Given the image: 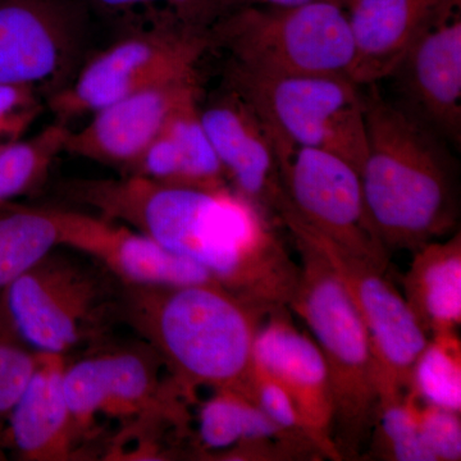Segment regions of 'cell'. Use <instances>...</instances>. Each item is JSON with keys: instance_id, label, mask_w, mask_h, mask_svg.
I'll return each mask as SVG.
<instances>
[{"instance_id": "7402d4cb", "label": "cell", "mask_w": 461, "mask_h": 461, "mask_svg": "<svg viewBox=\"0 0 461 461\" xmlns=\"http://www.w3.org/2000/svg\"><path fill=\"white\" fill-rule=\"evenodd\" d=\"M68 211L0 205V290L58 248H67Z\"/></svg>"}, {"instance_id": "d6a6232c", "label": "cell", "mask_w": 461, "mask_h": 461, "mask_svg": "<svg viewBox=\"0 0 461 461\" xmlns=\"http://www.w3.org/2000/svg\"><path fill=\"white\" fill-rule=\"evenodd\" d=\"M238 2L240 3V5H249V3H250V0H238Z\"/></svg>"}, {"instance_id": "277c9868", "label": "cell", "mask_w": 461, "mask_h": 461, "mask_svg": "<svg viewBox=\"0 0 461 461\" xmlns=\"http://www.w3.org/2000/svg\"><path fill=\"white\" fill-rule=\"evenodd\" d=\"M300 257L287 308L304 321L329 372L332 439L341 460L363 459L379 402L377 360L362 318L323 254L290 230Z\"/></svg>"}, {"instance_id": "d4e9b609", "label": "cell", "mask_w": 461, "mask_h": 461, "mask_svg": "<svg viewBox=\"0 0 461 461\" xmlns=\"http://www.w3.org/2000/svg\"><path fill=\"white\" fill-rule=\"evenodd\" d=\"M68 132L60 121L32 138L0 148V205L41 186L56 158L65 151Z\"/></svg>"}, {"instance_id": "f1b7e54d", "label": "cell", "mask_w": 461, "mask_h": 461, "mask_svg": "<svg viewBox=\"0 0 461 461\" xmlns=\"http://www.w3.org/2000/svg\"><path fill=\"white\" fill-rule=\"evenodd\" d=\"M461 412L420 402L421 441L432 461L461 459Z\"/></svg>"}, {"instance_id": "8fae6325", "label": "cell", "mask_w": 461, "mask_h": 461, "mask_svg": "<svg viewBox=\"0 0 461 461\" xmlns=\"http://www.w3.org/2000/svg\"><path fill=\"white\" fill-rule=\"evenodd\" d=\"M284 195L276 206L357 256L387 267L388 253L366 213L357 169L321 149H297L281 165Z\"/></svg>"}, {"instance_id": "83f0119b", "label": "cell", "mask_w": 461, "mask_h": 461, "mask_svg": "<svg viewBox=\"0 0 461 461\" xmlns=\"http://www.w3.org/2000/svg\"><path fill=\"white\" fill-rule=\"evenodd\" d=\"M259 406L260 411L267 415L281 429L286 430L290 435L300 437L306 441L313 442L323 451L317 439L312 435L305 421L300 417L293 399L288 396L285 388L269 377L267 373L260 371L253 366L247 390L244 391ZM324 454V451H323ZM326 456V454H324ZM327 459V456H326Z\"/></svg>"}, {"instance_id": "5bb4252c", "label": "cell", "mask_w": 461, "mask_h": 461, "mask_svg": "<svg viewBox=\"0 0 461 461\" xmlns=\"http://www.w3.org/2000/svg\"><path fill=\"white\" fill-rule=\"evenodd\" d=\"M390 77L408 109L444 140L461 141V14L430 27L409 48Z\"/></svg>"}, {"instance_id": "2e32d148", "label": "cell", "mask_w": 461, "mask_h": 461, "mask_svg": "<svg viewBox=\"0 0 461 461\" xmlns=\"http://www.w3.org/2000/svg\"><path fill=\"white\" fill-rule=\"evenodd\" d=\"M196 87L195 72L117 100L94 112L84 129L69 130L65 151L108 165L133 167L162 131L172 109Z\"/></svg>"}, {"instance_id": "cb8c5ba5", "label": "cell", "mask_w": 461, "mask_h": 461, "mask_svg": "<svg viewBox=\"0 0 461 461\" xmlns=\"http://www.w3.org/2000/svg\"><path fill=\"white\" fill-rule=\"evenodd\" d=\"M364 456L386 461H432L421 441L420 402L411 393L391 390L379 393Z\"/></svg>"}, {"instance_id": "44dd1931", "label": "cell", "mask_w": 461, "mask_h": 461, "mask_svg": "<svg viewBox=\"0 0 461 461\" xmlns=\"http://www.w3.org/2000/svg\"><path fill=\"white\" fill-rule=\"evenodd\" d=\"M403 297L429 336L461 324V235L430 241L412 251Z\"/></svg>"}, {"instance_id": "8992f818", "label": "cell", "mask_w": 461, "mask_h": 461, "mask_svg": "<svg viewBox=\"0 0 461 461\" xmlns=\"http://www.w3.org/2000/svg\"><path fill=\"white\" fill-rule=\"evenodd\" d=\"M224 87L244 99L262 121L281 165L297 149L313 148L362 169L366 154L364 94L350 77L268 74L230 62Z\"/></svg>"}, {"instance_id": "484cf974", "label": "cell", "mask_w": 461, "mask_h": 461, "mask_svg": "<svg viewBox=\"0 0 461 461\" xmlns=\"http://www.w3.org/2000/svg\"><path fill=\"white\" fill-rule=\"evenodd\" d=\"M408 393L420 403L461 412V342L457 330L429 336L412 366Z\"/></svg>"}, {"instance_id": "3957f363", "label": "cell", "mask_w": 461, "mask_h": 461, "mask_svg": "<svg viewBox=\"0 0 461 461\" xmlns=\"http://www.w3.org/2000/svg\"><path fill=\"white\" fill-rule=\"evenodd\" d=\"M268 311L217 282L182 286L123 284L120 321L156 351L181 390L245 391L258 329Z\"/></svg>"}, {"instance_id": "e0dca14e", "label": "cell", "mask_w": 461, "mask_h": 461, "mask_svg": "<svg viewBox=\"0 0 461 461\" xmlns=\"http://www.w3.org/2000/svg\"><path fill=\"white\" fill-rule=\"evenodd\" d=\"M461 0H350L346 14L355 45L350 78L359 86L390 77L430 27L460 11Z\"/></svg>"}, {"instance_id": "30bf717a", "label": "cell", "mask_w": 461, "mask_h": 461, "mask_svg": "<svg viewBox=\"0 0 461 461\" xmlns=\"http://www.w3.org/2000/svg\"><path fill=\"white\" fill-rule=\"evenodd\" d=\"M288 230L302 233L323 254L362 318L379 371L381 391H408L412 366L429 336L411 306L386 277L387 267L351 253L303 226L288 213L277 214Z\"/></svg>"}, {"instance_id": "603a6c76", "label": "cell", "mask_w": 461, "mask_h": 461, "mask_svg": "<svg viewBox=\"0 0 461 461\" xmlns=\"http://www.w3.org/2000/svg\"><path fill=\"white\" fill-rule=\"evenodd\" d=\"M199 89L176 104L163 127L168 150L169 184L217 187L230 185L203 124Z\"/></svg>"}, {"instance_id": "d6986e66", "label": "cell", "mask_w": 461, "mask_h": 461, "mask_svg": "<svg viewBox=\"0 0 461 461\" xmlns=\"http://www.w3.org/2000/svg\"><path fill=\"white\" fill-rule=\"evenodd\" d=\"M71 249L107 267L122 284L182 286L215 282L204 268L124 224L76 212Z\"/></svg>"}, {"instance_id": "4dcf8cb0", "label": "cell", "mask_w": 461, "mask_h": 461, "mask_svg": "<svg viewBox=\"0 0 461 461\" xmlns=\"http://www.w3.org/2000/svg\"><path fill=\"white\" fill-rule=\"evenodd\" d=\"M96 3L112 9L166 5L167 14L184 25L200 30H211L221 18L241 5L238 0H96Z\"/></svg>"}, {"instance_id": "9a60e30c", "label": "cell", "mask_w": 461, "mask_h": 461, "mask_svg": "<svg viewBox=\"0 0 461 461\" xmlns=\"http://www.w3.org/2000/svg\"><path fill=\"white\" fill-rule=\"evenodd\" d=\"M200 114L230 186L275 217L284 195L281 162L262 121L227 87Z\"/></svg>"}, {"instance_id": "52a82bcc", "label": "cell", "mask_w": 461, "mask_h": 461, "mask_svg": "<svg viewBox=\"0 0 461 461\" xmlns=\"http://www.w3.org/2000/svg\"><path fill=\"white\" fill-rule=\"evenodd\" d=\"M211 39L230 63L268 74L350 77L355 60L346 9L330 3L242 5L212 27Z\"/></svg>"}, {"instance_id": "4316f807", "label": "cell", "mask_w": 461, "mask_h": 461, "mask_svg": "<svg viewBox=\"0 0 461 461\" xmlns=\"http://www.w3.org/2000/svg\"><path fill=\"white\" fill-rule=\"evenodd\" d=\"M38 362L39 354L0 333V460L7 459L9 415Z\"/></svg>"}, {"instance_id": "5b68a950", "label": "cell", "mask_w": 461, "mask_h": 461, "mask_svg": "<svg viewBox=\"0 0 461 461\" xmlns=\"http://www.w3.org/2000/svg\"><path fill=\"white\" fill-rule=\"evenodd\" d=\"M60 249L0 290V333L35 354L94 346L120 321L122 282L87 254Z\"/></svg>"}, {"instance_id": "7a4b0ae2", "label": "cell", "mask_w": 461, "mask_h": 461, "mask_svg": "<svg viewBox=\"0 0 461 461\" xmlns=\"http://www.w3.org/2000/svg\"><path fill=\"white\" fill-rule=\"evenodd\" d=\"M366 87V154L359 173L366 213L387 251H415L456 226L453 158L429 124L384 99L377 84Z\"/></svg>"}, {"instance_id": "6da1fadb", "label": "cell", "mask_w": 461, "mask_h": 461, "mask_svg": "<svg viewBox=\"0 0 461 461\" xmlns=\"http://www.w3.org/2000/svg\"><path fill=\"white\" fill-rule=\"evenodd\" d=\"M71 196L198 264L221 286L266 311L287 306L293 296L299 264L272 215L230 185L184 186L132 175L75 181Z\"/></svg>"}, {"instance_id": "9c48e42d", "label": "cell", "mask_w": 461, "mask_h": 461, "mask_svg": "<svg viewBox=\"0 0 461 461\" xmlns=\"http://www.w3.org/2000/svg\"><path fill=\"white\" fill-rule=\"evenodd\" d=\"M162 360L144 348H95L63 369L62 387L78 435L89 429L99 414L112 417L150 415L184 429L187 412L182 400L189 396L173 381L159 378Z\"/></svg>"}, {"instance_id": "ac0fdd59", "label": "cell", "mask_w": 461, "mask_h": 461, "mask_svg": "<svg viewBox=\"0 0 461 461\" xmlns=\"http://www.w3.org/2000/svg\"><path fill=\"white\" fill-rule=\"evenodd\" d=\"M198 447L230 460L326 459L317 445L276 426L248 393L232 388L215 390L200 408Z\"/></svg>"}, {"instance_id": "7c38bea8", "label": "cell", "mask_w": 461, "mask_h": 461, "mask_svg": "<svg viewBox=\"0 0 461 461\" xmlns=\"http://www.w3.org/2000/svg\"><path fill=\"white\" fill-rule=\"evenodd\" d=\"M80 38L69 0H0V84L50 83L74 59Z\"/></svg>"}, {"instance_id": "ffe728a7", "label": "cell", "mask_w": 461, "mask_h": 461, "mask_svg": "<svg viewBox=\"0 0 461 461\" xmlns=\"http://www.w3.org/2000/svg\"><path fill=\"white\" fill-rule=\"evenodd\" d=\"M62 355L39 354L25 390L9 415L7 450L21 460H66L80 438L63 393Z\"/></svg>"}, {"instance_id": "f546056e", "label": "cell", "mask_w": 461, "mask_h": 461, "mask_svg": "<svg viewBox=\"0 0 461 461\" xmlns=\"http://www.w3.org/2000/svg\"><path fill=\"white\" fill-rule=\"evenodd\" d=\"M41 112L36 87L0 84V148L23 140Z\"/></svg>"}, {"instance_id": "4fadbf2b", "label": "cell", "mask_w": 461, "mask_h": 461, "mask_svg": "<svg viewBox=\"0 0 461 461\" xmlns=\"http://www.w3.org/2000/svg\"><path fill=\"white\" fill-rule=\"evenodd\" d=\"M253 366L285 388L327 459L341 460L332 439L326 362L313 338L294 324L287 306L272 309L264 317L254 339Z\"/></svg>"}, {"instance_id": "ba28073f", "label": "cell", "mask_w": 461, "mask_h": 461, "mask_svg": "<svg viewBox=\"0 0 461 461\" xmlns=\"http://www.w3.org/2000/svg\"><path fill=\"white\" fill-rule=\"evenodd\" d=\"M212 47L211 30L184 25L167 16L162 25L115 42L81 69L74 84L51 96L62 122L99 109L154 85L195 74Z\"/></svg>"}, {"instance_id": "1f68e13d", "label": "cell", "mask_w": 461, "mask_h": 461, "mask_svg": "<svg viewBox=\"0 0 461 461\" xmlns=\"http://www.w3.org/2000/svg\"><path fill=\"white\" fill-rule=\"evenodd\" d=\"M312 3H330L341 8H348L350 0H250L249 5H271V7H295V5H312Z\"/></svg>"}]
</instances>
